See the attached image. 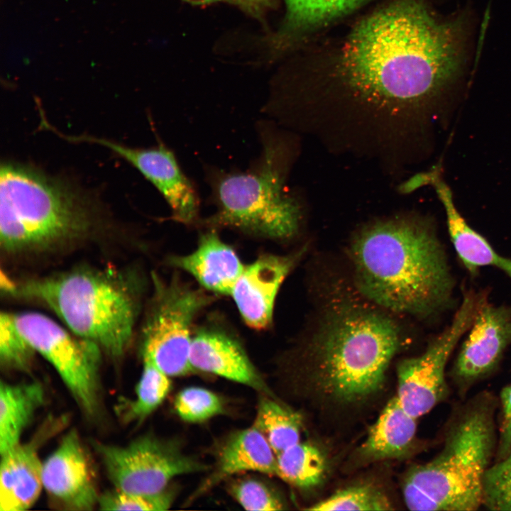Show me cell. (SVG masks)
Instances as JSON below:
<instances>
[{"label": "cell", "instance_id": "d6a6232c", "mask_svg": "<svg viewBox=\"0 0 511 511\" xmlns=\"http://www.w3.org/2000/svg\"><path fill=\"white\" fill-rule=\"evenodd\" d=\"M500 400L502 422L498 454L502 459L511 454V384L502 389Z\"/></svg>", "mask_w": 511, "mask_h": 511}, {"label": "cell", "instance_id": "4fadbf2b", "mask_svg": "<svg viewBox=\"0 0 511 511\" xmlns=\"http://www.w3.org/2000/svg\"><path fill=\"white\" fill-rule=\"evenodd\" d=\"M42 479L50 498L62 509L90 510L98 505L89 458L74 429L43 462Z\"/></svg>", "mask_w": 511, "mask_h": 511}, {"label": "cell", "instance_id": "4316f807", "mask_svg": "<svg viewBox=\"0 0 511 511\" xmlns=\"http://www.w3.org/2000/svg\"><path fill=\"white\" fill-rule=\"evenodd\" d=\"M307 510L385 511L394 508L383 490L373 484L361 483L339 490Z\"/></svg>", "mask_w": 511, "mask_h": 511}, {"label": "cell", "instance_id": "ffe728a7", "mask_svg": "<svg viewBox=\"0 0 511 511\" xmlns=\"http://www.w3.org/2000/svg\"><path fill=\"white\" fill-rule=\"evenodd\" d=\"M417 419L403 409L395 395L385 406L358 448L361 460L373 462L407 455L414 441Z\"/></svg>", "mask_w": 511, "mask_h": 511}, {"label": "cell", "instance_id": "f546056e", "mask_svg": "<svg viewBox=\"0 0 511 511\" xmlns=\"http://www.w3.org/2000/svg\"><path fill=\"white\" fill-rule=\"evenodd\" d=\"M229 493L245 510L275 511L285 509L279 495L264 482L253 478H241L229 487Z\"/></svg>", "mask_w": 511, "mask_h": 511}, {"label": "cell", "instance_id": "3957f363", "mask_svg": "<svg viewBox=\"0 0 511 511\" xmlns=\"http://www.w3.org/2000/svg\"><path fill=\"white\" fill-rule=\"evenodd\" d=\"M402 341L401 329L386 313L339 302L326 312L304 351L307 386L335 405L363 403L382 389Z\"/></svg>", "mask_w": 511, "mask_h": 511}, {"label": "cell", "instance_id": "9c48e42d", "mask_svg": "<svg viewBox=\"0 0 511 511\" xmlns=\"http://www.w3.org/2000/svg\"><path fill=\"white\" fill-rule=\"evenodd\" d=\"M18 331L55 369L79 408L94 417L100 407L101 348L71 334L48 317L36 312L13 314Z\"/></svg>", "mask_w": 511, "mask_h": 511}, {"label": "cell", "instance_id": "484cf974", "mask_svg": "<svg viewBox=\"0 0 511 511\" xmlns=\"http://www.w3.org/2000/svg\"><path fill=\"white\" fill-rule=\"evenodd\" d=\"M143 360V371L136 388L135 398L124 400L119 407L122 419L127 422L145 419L163 402L171 388L170 376L150 359Z\"/></svg>", "mask_w": 511, "mask_h": 511}, {"label": "cell", "instance_id": "f1b7e54d", "mask_svg": "<svg viewBox=\"0 0 511 511\" xmlns=\"http://www.w3.org/2000/svg\"><path fill=\"white\" fill-rule=\"evenodd\" d=\"M175 410L183 421L192 423L208 420L224 411L221 398L200 387H188L175 397Z\"/></svg>", "mask_w": 511, "mask_h": 511}, {"label": "cell", "instance_id": "277c9868", "mask_svg": "<svg viewBox=\"0 0 511 511\" xmlns=\"http://www.w3.org/2000/svg\"><path fill=\"white\" fill-rule=\"evenodd\" d=\"M256 127L260 152L247 169H206L209 199L216 211L202 222L211 229L289 239L298 233L302 219L300 201L286 187L296 155L297 135L271 120L260 121Z\"/></svg>", "mask_w": 511, "mask_h": 511}, {"label": "cell", "instance_id": "7402d4cb", "mask_svg": "<svg viewBox=\"0 0 511 511\" xmlns=\"http://www.w3.org/2000/svg\"><path fill=\"white\" fill-rule=\"evenodd\" d=\"M45 392L38 382L0 385V454L20 443L22 433L43 405Z\"/></svg>", "mask_w": 511, "mask_h": 511}, {"label": "cell", "instance_id": "1f68e13d", "mask_svg": "<svg viewBox=\"0 0 511 511\" xmlns=\"http://www.w3.org/2000/svg\"><path fill=\"white\" fill-rule=\"evenodd\" d=\"M483 505L492 510H511V454L488 468Z\"/></svg>", "mask_w": 511, "mask_h": 511}, {"label": "cell", "instance_id": "83f0119b", "mask_svg": "<svg viewBox=\"0 0 511 511\" xmlns=\"http://www.w3.org/2000/svg\"><path fill=\"white\" fill-rule=\"evenodd\" d=\"M36 353L17 329L13 314L0 316V361L8 369L28 371Z\"/></svg>", "mask_w": 511, "mask_h": 511}, {"label": "cell", "instance_id": "7a4b0ae2", "mask_svg": "<svg viewBox=\"0 0 511 511\" xmlns=\"http://www.w3.org/2000/svg\"><path fill=\"white\" fill-rule=\"evenodd\" d=\"M349 255L358 292L385 309L427 318L449 307L454 279L431 224L414 215L370 222Z\"/></svg>", "mask_w": 511, "mask_h": 511}, {"label": "cell", "instance_id": "5b68a950", "mask_svg": "<svg viewBox=\"0 0 511 511\" xmlns=\"http://www.w3.org/2000/svg\"><path fill=\"white\" fill-rule=\"evenodd\" d=\"M92 201L66 182L13 162L0 167V244L6 253L45 250L85 237Z\"/></svg>", "mask_w": 511, "mask_h": 511}, {"label": "cell", "instance_id": "d4e9b609", "mask_svg": "<svg viewBox=\"0 0 511 511\" xmlns=\"http://www.w3.org/2000/svg\"><path fill=\"white\" fill-rule=\"evenodd\" d=\"M285 1L287 16L284 34L290 35L324 26L351 11L365 0Z\"/></svg>", "mask_w": 511, "mask_h": 511}, {"label": "cell", "instance_id": "ac0fdd59", "mask_svg": "<svg viewBox=\"0 0 511 511\" xmlns=\"http://www.w3.org/2000/svg\"><path fill=\"white\" fill-rule=\"evenodd\" d=\"M168 261L190 274L204 289L221 295L231 294L244 268L233 248L211 228L200 236L192 253L172 256Z\"/></svg>", "mask_w": 511, "mask_h": 511}, {"label": "cell", "instance_id": "d6986e66", "mask_svg": "<svg viewBox=\"0 0 511 511\" xmlns=\"http://www.w3.org/2000/svg\"><path fill=\"white\" fill-rule=\"evenodd\" d=\"M42 468L33 442L1 454V511H23L35 503L43 488Z\"/></svg>", "mask_w": 511, "mask_h": 511}, {"label": "cell", "instance_id": "2e32d148", "mask_svg": "<svg viewBox=\"0 0 511 511\" xmlns=\"http://www.w3.org/2000/svg\"><path fill=\"white\" fill-rule=\"evenodd\" d=\"M189 363L193 370L214 374L273 396L240 343L226 331L210 327L192 336Z\"/></svg>", "mask_w": 511, "mask_h": 511}, {"label": "cell", "instance_id": "52a82bcc", "mask_svg": "<svg viewBox=\"0 0 511 511\" xmlns=\"http://www.w3.org/2000/svg\"><path fill=\"white\" fill-rule=\"evenodd\" d=\"M493 412L487 400L472 403L451 427L441 451L408 470L402 492L409 510L471 511L483 505L495 446Z\"/></svg>", "mask_w": 511, "mask_h": 511}, {"label": "cell", "instance_id": "8992f818", "mask_svg": "<svg viewBox=\"0 0 511 511\" xmlns=\"http://www.w3.org/2000/svg\"><path fill=\"white\" fill-rule=\"evenodd\" d=\"M5 290L48 307L72 333L112 356L123 355L130 345L138 298L136 289L119 274L77 268L6 284Z\"/></svg>", "mask_w": 511, "mask_h": 511}, {"label": "cell", "instance_id": "603a6c76", "mask_svg": "<svg viewBox=\"0 0 511 511\" xmlns=\"http://www.w3.org/2000/svg\"><path fill=\"white\" fill-rule=\"evenodd\" d=\"M255 426L276 455L300 441L302 419L273 397L264 395L258 405Z\"/></svg>", "mask_w": 511, "mask_h": 511}, {"label": "cell", "instance_id": "836d02e7", "mask_svg": "<svg viewBox=\"0 0 511 511\" xmlns=\"http://www.w3.org/2000/svg\"><path fill=\"white\" fill-rule=\"evenodd\" d=\"M195 5H202L216 1H226L238 6L243 11L256 16L260 17L265 11L272 7V0H184Z\"/></svg>", "mask_w": 511, "mask_h": 511}, {"label": "cell", "instance_id": "ba28073f", "mask_svg": "<svg viewBox=\"0 0 511 511\" xmlns=\"http://www.w3.org/2000/svg\"><path fill=\"white\" fill-rule=\"evenodd\" d=\"M153 292L141 333L142 356L170 377L193 369L189 351L193 322L211 301L202 290L177 277L163 280L153 275Z\"/></svg>", "mask_w": 511, "mask_h": 511}, {"label": "cell", "instance_id": "8fae6325", "mask_svg": "<svg viewBox=\"0 0 511 511\" xmlns=\"http://www.w3.org/2000/svg\"><path fill=\"white\" fill-rule=\"evenodd\" d=\"M477 297L467 294L451 324L421 355L402 360L397 367L396 397L403 409L416 419L433 409L446 397L447 361L461 337L471 326Z\"/></svg>", "mask_w": 511, "mask_h": 511}, {"label": "cell", "instance_id": "5bb4252c", "mask_svg": "<svg viewBox=\"0 0 511 511\" xmlns=\"http://www.w3.org/2000/svg\"><path fill=\"white\" fill-rule=\"evenodd\" d=\"M305 251L303 248L285 256L262 255L244 266L230 295L249 327L261 330L271 324L280 286Z\"/></svg>", "mask_w": 511, "mask_h": 511}, {"label": "cell", "instance_id": "6da1fadb", "mask_svg": "<svg viewBox=\"0 0 511 511\" xmlns=\"http://www.w3.org/2000/svg\"><path fill=\"white\" fill-rule=\"evenodd\" d=\"M463 28L460 18L439 22L420 0H396L364 17L339 62L303 82V129L333 153L403 170L460 70Z\"/></svg>", "mask_w": 511, "mask_h": 511}, {"label": "cell", "instance_id": "cb8c5ba5", "mask_svg": "<svg viewBox=\"0 0 511 511\" xmlns=\"http://www.w3.org/2000/svg\"><path fill=\"white\" fill-rule=\"evenodd\" d=\"M279 478L300 488H311L324 479V455L315 445L301 441L277 455Z\"/></svg>", "mask_w": 511, "mask_h": 511}, {"label": "cell", "instance_id": "44dd1931", "mask_svg": "<svg viewBox=\"0 0 511 511\" xmlns=\"http://www.w3.org/2000/svg\"><path fill=\"white\" fill-rule=\"evenodd\" d=\"M253 471L279 478L277 455L255 426L232 434L221 449L216 471L207 486L240 473Z\"/></svg>", "mask_w": 511, "mask_h": 511}, {"label": "cell", "instance_id": "9a60e30c", "mask_svg": "<svg viewBox=\"0 0 511 511\" xmlns=\"http://www.w3.org/2000/svg\"><path fill=\"white\" fill-rule=\"evenodd\" d=\"M511 344V308L478 299L468 336L454 366V375L471 383L488 374Z\"/></svg>", "mask_w": 511, "mask_h": 511}, {"label": "cell", "instance_id": "4dcf8cb0", "mask_svg": "<svg viewBox=\"0 0 511 511\" xmlns=\"http://www.w3.org/2000/svg\"><path fill=\"white\" fill-rule=\"evenodd\" d=\"M174 493L165 490L153 495L123 492L114 488L99 495L98 506L102 510H145L160 511L170 508Z\"/></svg>", "mask_w": 511, "mask_h": 511}, {"label": "cell", "instance_id": "30bf717a", "mask_svg": "<svg viewBox=\"0 0 511 511\" xmlns=\"http://www.w3.org/2000/svg\"><path fill=\"white\" fill-rule=\"evenodd\" d=\"M108 478L117 490L153 495L175 477L199 472L206 466L182 451L175 441L145 435L128 444L94 443Z\"/></svg>", "mask_w": 511, "mask_h": 511}, {"label": "cell", "instance_id": "7c38bea8", "mask_svg": "<svg viewBox=\"0 0 511 511\" xmlns=\"http://www.w3.org/2000/svg\"><path fill=\"white\" fill-rule=\"evenodd\" d=\"M82 140L109 149L134 167L162 195L174 221L185 225L199 221V193L168 147L160 143L150 148H133L89 136H83Z\"/></svg>", "mask_w": 511, "mask_h": 511}, {"label": "cell", "instance_id": "e0dca14e", "mask_svg": "<svg viewBox=\"0 0 511 511\" xmlns=\"http://www.w3.org/2000/svg\"><path fill=\"white\" fill-rule=\"evenodd\" d=\"M422 187L431 185L444 207L449 234L455 251L472 274L480 267L494 266L511 278V259L499 255L487 240L473 229L457 210L450 187L441 177L439 166L420 172Z\"/></svg>", "mask_w": 511, "mask_h": 511}]
</instances>
